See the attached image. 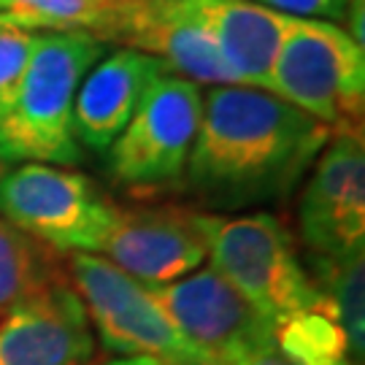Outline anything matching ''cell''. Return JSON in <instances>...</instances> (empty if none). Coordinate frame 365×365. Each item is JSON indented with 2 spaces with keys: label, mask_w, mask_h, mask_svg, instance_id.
I'll return each instance as SVG.
<instances>
[{
  "label": "cell",
  "mask_w": 365,
  "mask_h": 365,
  "mask_svg": "<svg viewBox=\"0 0 365 365\" xmlns=\"http://www.w3.org/2000/svg\"><path fill=\"white\" fill-rule=\"evenodd\" d=\"M330 130L274 92L222 84L203 92V117L184 187L203 209L241 211L287 197Z\"/></svg>",
  "instance_id": "1"
},
{
  "label": "cell",
  "mask_w": 365,
  "mask_h": 365,
  "mask_svg": "<svg viewBox=\"0 0 365 365\" xmlns=\"http://www.w3.org/2000/svg\"><path fill=\"white\" fill-rule=\"evenodd\" d=\"M108 46L78 33H41L11 103L0 114V157L6 163L76 165L73 135L78 84Z\"/></svg>",
  "instance_id": "2"
},
{
  "label": "cell",
  "mask_w": 365,
  "mask_h": 365,
  "mask_svg": "<svg viewBox=\"0 0 365 365\" xmlns=\"http://www.w3.org/2000/svg\"><path fill=\"white\" fill-rule=\"evenodd\" d=\"M200 230L209 265L271 325L289 314L330 306L279 217L268 211L233 217L200 211Z\"/></svg>",
  "instance_id": "3"
},
{
  "label": "cell",
  "mask_w": 365,
  "mask_h": 365,
  "mask_svg": "<svg viewBox=\"0 0 365 365\" xmlns=\"http://www.w3.org/2000/svg\"><path fill=\"white\" fill-rule=\"evenodd\" d=\"M268 92L330 133H360L365 114V46L336 22L295 19L276 52Z\"/></svg>",
  "instance_id": "4"
},
{
  "label": "cell",
  "mask_w": 365,
  "mask_h": 365,
  "mask_svg": "<svg viewBox=\"0 0 365 365\" xmlns=\"http://www.w3.org/2000/svg\"><path fill=\"white\" fill-rule=\"evenodd\" d=\"M66 276L98 341L119 357H152L163 365H211L176 333L146 284L101 255L68 252Z\"/></svg>",
  "instance_id": "5"
},
{
  "label": "cell",
  "mask_w": 365,
  "mask_h": 365,
  "mask_svg": "<svg viewBox=\"0 0 365 365\" xmlns=\"http://www.w3.org/2000/svg\"><path fill=\"white\" fill-rule=\"evenodd\" d=\"M117 200L87 173L49 163H19L0 182V214L57 252L98 255Z\"/></svg>",
  "instance_id": "6"
},
{
  "label": "cell",
  "mask_w": 365,
  "mask_h": 365,
  "mask_svg": "<svg viewBox=\"0 0 365 365\" xmlns=\"http://www.w3.org/2000/svg\"><path fill=\"white\" fill-rule=\"evenodd\" d=\"M200 117L203 90L182 76L163 73L106 149L108 176L144 195L182 184Z\"/></svg>",
  "instance_id": "7"
},
{
  "label": "cell",
  "mask_w": 365,
  "mask_h": 365,
  "mask_svg": "<svg viewBox=\"0 0 365 365\" xmlns=\"http://www.w3.org/2000/svg\"><path fill=\"white\" fill-rule=\"evenodd\" d=\"M146 289L176 333L211 365H233L274 344V325L211 265Z\"/></svg>",
  "instance_id": "8"
},
{
  "label": "cell",
  "mask_w": 365,
  "mask_h": 365,
  "mask_svg": "<svg viewBox=\"0 0 365 365\" xmlns=\"http://www.w3.org/2000/svg\"><path fill=\"white\" fill-rule=\"evenodd\" d=\"M298 203L300 241L314 257L365 249V141L360 133H330L314 160Z\"/></svg>",
  "instance_id": "9"
},
{
  "label": "cell",
  "mask_w": 365,
  "mask_h": 365,
  "mask_svg": "<svg viewBox=\"0 0 365 365\" xmlns=\"http://www.w3.org/2000/svg\"><path fill=\"white\" fill-rule=\"evenodd\" d=\"M98 255L146 287L179 282L209 257L200 230V211L176 203H117Z\"/></svg>",
  "instance_id": "10"
},
{
  "label": "cell",
  "mask_w": 365,
  "mask_h": 365,
  "mask_svg": "<svg viewBox=\"0 0 365 365\" xmlns=\"http://www.w3.org/2000/svg\"><path fill=\"white\" fill-rule=\"evenodd\" d=\"M95 352L90 317L68 282L0 309V365H87Z\"/></svg>",
  "instance_id": "11"
},
{
  "label": "cell",
  "mask_w": 365,
  "mask_h": 365,
  "mask_svg": "<svg viewBox=\"0 0 365 365\" xmlns=\"http://www.w3.org/2000/svg\"><path fill=\"white\" fill-rule=\"evenodd\" d=\"M163 73H168V68L152 54L130 46L106 52L84 73L73 101V135L78 146L106 152Z\"/></svg>",
  "instance_id": "12"
},
{
  "label": "cell",
  "mask_w": 365,
  "mask_h": 365,
  "mask_svg": "<svg viewBox=\"0 0 365 365\" xmlns=\"http://www.w3.org/2000/svg\"><path fill=\"white\" fill-rule=\"evenodd\" d=\"M187 6L209 30L235 84L268 90L276 52L295 16L255 0H187Z\"/></svg>",
  "instance_id": "13"
},
{
  "label": "cell",
  "mask_w": 365,
  "mask_h": 365,
  "mask_svg": "<svg viewBox=\"0 0 365 365\" xmlns=\"http://www.w3.org/2000/svg\"><path fill=\"white\" fill-rule=\"evenodd\" d=\"M128 46L157 57L168 68V73L187 78L197 87L235 84L209 30L190 11L187 0H152L144 25L138 27Z\"/></svg>",
  "instance_id": "14"
},
{
  "label": "cell",
  "mask_w": 365,
  "mask_h": 365,
  "mask_svg": "<svg viewBox=\"0 0 365 365\" xmlns=\"http://www.w3.org/2000/svg\"><path fill=\"white\" fill-rule=\"evenodd\" d=\"M152 0H0V14L33 33H78L128 46Z\"/></svg>",
  "instance_id": "15"
},
{
  "label": "cell",
  "mask_w": 365,
  "mask_h": 365,
  "mask_svg": "<svg viewBox=\"0 0 365 365\" xmlns=\"http://www.w3.org/2000/svg\"><path fill=\"white\" fill-rule=\"evenodd\" d=\"M63 282L66 255L0 217V309Z\"/></svg>",
  "instance_id": "16"
},
{
  "label": "cell",
  "mask_w": 365,
  "mask_h": 365,
  "mask_svg": "<svg viewBox=\"0 0 365 365\" xmlns=\"http://www.w3.org/2000/svg\"><path fill=\"white\" fill-rule=\"evenodd\" d=\"M309 274L327 298L357 365L365 357V249L341 257L309 255Z\"/></svg>",
  "instance_id": "17"
},
{
  "label": "cell",
  "mask_w": 365,
  "mask_h": 365,
  "mask_svg": "<svg viewBox=\"0 0 365 365\" xmlns=\"http://www.w3.org/2000/svg\"><path fill=\"white\" fill-rule=\"evenodd\" d=\"M276 349L298 365H354L330 306L289 314L274 325Z\"/></svg>",
  "instance_id": "18"
},
{
  "label": "cell",
  "mask_w": 365,
  "mask_h": 365,
  "mask_svg": "<svg viewBox=\"0 0 365 365\" xmlns=\"http://www.w3.org/2000/svg\"><path fill=\"white\" fill-rule=\"evenodd\" d=\"M38 38L41 33H33L0 14V114L11 103L27 63L38 46Z\"/></svg>",
  "instance_id": "19"
},
{
  "label": "cell",
  "mask_w": 365,
  "mask_h": 365,
  "mask_svg": "<svg viewBox=\"0 0 365 365\" xmlns=\"http://www.w3.org/2000/svg\"><path fill=\"white\" fill-rule=\"evenodd\" d=\"M255 3L295 16V19H325V22L339 25V19H344L346 14L349 0H255Z\"/></svg>",
  "instance_id": "20"
},
{
  "label": "cell",
  "mask_w": 365,
  "mask_h": 365,
  "mask_svg": "<svg viewBox=\"0 0 365 365\" xmlns=\"http://www.w3.org/2000/svg\"><path fill=\"white\" fill-rule=\"evenodd\" d=\"M233 365H298V363L287 360L284 354L276 349V344H271V346H265V349H257V352L247 354L244 360H238V363H233Z\"/></svg>",
  "instance_id": "21"
},
{
  "label": "cell",
  "mask_w": 365,
  "mask_h": 365,
  "mask_svg": "<svg viewBox=\"0 0 365 365\" xmlns=\"http://www.w3.org/2000/svg\"><path fill=\"white\" fill-rule=\"evenodd\" d=\"M87 365H163L152 357H111V360H92Z\"/></svg>",
  "instance_id": "22"
},
{
  "label": "cell",
  "mask_w": 365,
  "mask_h": 365,
  "mask_svg": "<svg viewBox=\"0 0 365 365\" xmlns=\"http://www.w3.org/2000/svg\"><path fill=\"white\" fill-rule=\"evenodd\" d=\"M6 170H9V165H6V160L0 157V182H3V176H6Z\"/></svg>",
  "instance_id": "23"
}]
</instances>
